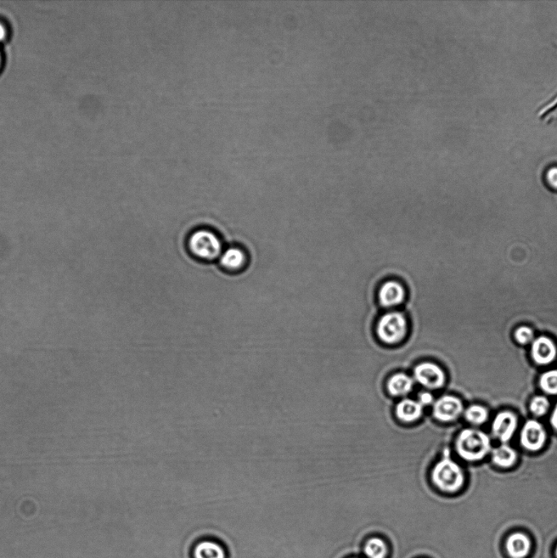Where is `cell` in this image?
Instances as JSON below:
<instances>
[{
    "mask_svg": "<svg viewBox=\"0 0 557 558\" xmlns=\"http://www.w3.org/2000/svg\"><path fill=\"white\" fill-rule=\"evenodd\" d=\"M374 327L377 339L388 347L402 345L407 340L410 332L408 315L399 310H390L379 315Z\"/></svg>",
    "mask_w": 557,
    "mask_h": 558,
    "instance_id": "cell-1",
    "label": "cell"
},
{
    "mask_svg": "<svg viewBox=\"0 0 557 558\" xmlns=\"http://www.w3.org/2000/svg\"><path fill=\"white\" fill-rule=\"evenodd\" d=\"M187 246L191 256L205 263L218 261L224 250L220 236L206 228L194 230L188 236Z\"/></svg>",
    "mask_w": 557,
    "mask_h": 558,
    "instance_id": "cell-2",
    "label": "cell"
},
{
    "mask_svg": "<svg viewBox=\"0 0 557 558\" xmlns=\"http://www.w3.org/2000/svg\"><path fill=\"white\" fill-rule=\"evenodd\" d=\"M455 450L464 460L481 461L491 452V440L485 432L476 428H465L456 438Z\"/></svg>",
    "mask_w": 557,
    "mask_h": 558,
    "instance_id": "cell-3",
    "label": "cell"
},
{
    "mask_svg": "<svg viewBox=\"0 0 557 558\" xmlns=\"http://www.w3.org/2000/svg\"><path fill=\"white\" fill-rule=\"evenodd\" d=\"M431 479L439 490L449 494L459 492L466 481L462 467L448 455L444 456L433 467Z\"/></svg>",
    "mask_w": 557,
    "mask_h": 558,
    "instance_id": "cell-4",
    "label": "cell"
},
{
    "mask_svg": "<svg viewBox=\"0 0 557 558\" xmlns=\"http://www.w3.org/2000/svg\"><path fill=\"white\" fill-rule=\"evenodd\" d=\"M408 298V290L403 281L397 278H387L382 281L376 290V301L379 308L397 310L404 305Z\"/></svg>",
    "mask_w": 557,
    "mask_h": 558,
    "instance_id": "cell-5",
    "label": "cell"
},
{
    "mask_svg": "<svg viewBox=\"0 0 557 558\" xmlns=\"http://www.w3.org/2000/svg\"><path fill=\"white\" fill-rule=\"evenodd\" d=\"M414 377L420 385L429 390H437L446 383V372L440 365L432 362H423L416 365Z\"/></svg>",
    "mask_w": 557,
    "mask_h": 558,
    "instance_id": "cell-6",
    "label": "cell"
},
{
    "mask_svg": "<svg viewBox=\"0 0 557 558\" xmlns=\"http://www.w3.org/2000/svg\"><path fill=\"white\" fill-rule=\"evenodd\" d=\"M547 441V432L536 420H528L523 425L520 432L521 447L528 452H538L542 450Z\"/></svg>",
    "mask_w": 557,
    "mask_h": 558,
    "instance_id": "cell-7",
    "label": "cell"
},
{
    "mask_svg": "<svg viewBox=\"0 0 557 558\" xmlns=\"http://www.w3.org/2000/svg\"><path fill=\"white\" fill-rule=\"evenodd\" d=\"M464 412V405L461 399L453 395H444L438 398L432 407V414L438 421L453 422Z\"/></svg>",
    "mask_w": 557,
    "mask_h": 558,
    "instance_id": "cell-8",
    "label": "cell"
},
{
    "mask_svg": "<svg viewBox=\"0 0 557 558\" xmlns=\"http://www.w3.org/2000/svg\"><path fill=\"white\" fill-rule=\"evenodd\" d=\"M518 427V418L514 412L509 410L501 411L495 415L492 422L493 436L502 443H508Z\"/></svg>",
    "mask_w": 557,
    "mask_h": 558,
    "instance_id": "cell-9",
    "label": "cell"
},
{
    "mask_svg": "<svg viewBox=\"0 0 557 558\" xmlns=\"http://www.w3.org/2000/svg\"><path fill=\"white\" fill-rule=\"evenodd\" d=\"M247 263H249V257L246 251L236 245L224 249L218 260L219 267L230 273L240 272L247 267Z\"/></svg>",
    "mask_w": 557,
    "mask_h": 558,
    "instance_id": "cell-10",
    "label": "cell"
},
{
    "mask_svg": "<svg viewBox=\"0 0 557 558\" xmlns=\"http://www.w3.org/2000/svg\"><path fill=\"white\" fill-rule=\"evenodd\" d=\"M531 357L538 365H548L557 357V347L553 340L546 336H540L531 343Z\"/></svg>",
    "mask_w": 557,
    "mask_h": 558,
    "instance_id": "cell-11",
    "label": "cell"
},
{
    "mask_svg": "<svg viewBox=\"0 0 557 558\" xmlns=\"http://www.w3.org/2000/svg\"><path fill=\"white\" fill-rule=\"evenodd\" d=\"M424 407L419 401L404 399L396 407V416L404 424H412L419 420L424 415Z\"/></svg>",
    "mask_w": 557,
    "mask_h": 558,
    "instance_id": "cell-12",
    "label": "cell"
},
{
    "mask_svg": "<svg viewBox=\"0 0 557 558\" xmlns=\"http://www.w3.org/2000/svg\"><path fill=\"white\" fill-rule=\"evenodd\" d=\"M506 549L511 558H526L531 554V541L525 534L516 532L506 540Z\"/></svg>",
    "mask_w": 557,
    "mask_h": 558,
    "instance_id": "cell-13",
    "label": "cell"
},
{
    "mask_svg": "<svg viewBox=\"0 0 557 558\" xmlns=\"http://www.w3.org/2000/svg\"><path fill=\"white\" fill-rule=\"evenodd\" d=\"M388 393L392 397H404L413 390L414 380L409 375L403 373H396L388 379L386 383Z\"/></svg>",
    "mask_w": 557,
    "mask_h": 558,
    "instance_id": "cell-14",
    "label": "cell"
},
{
    "mask_svg": "<svg viewBox=\"0 0 557 558\" xmlns=\"http://www.w3.org/2000/svg\"><path fill=\"white\" fill-rule=\"evenodd\" d=\"M491 453L493 463L502 469H510L515 465L518 459L516 450L508 443L501 444L498 447L493 449Z\"/></svg>",
    "mask_w": 557,
    "mask_h": 558,
    "instance_id": "cell-15",
    "label": "cell"
},
{
    "mask_svg": "<svg viewBox=\"0 0 557 558\" xmlns=\"http://www.w3.org/2000/svg\"><path fill=\"white\" fill-rule=\"evenodd\" d=\"M195 558H225L226 554L222 545L215 541L205 540L197 544L194 552Z\"/></svg>",
    "mask_w": 557,
    "mask_h": 558,
    "instance_id": "cell-16",
    "label": "cell"
},
{
    "mask_svg": "<svg viewBox=\"0 0 557 558\" xmlns=\"http://www.w3.org/2000/svg\"><path fill=\"white\" fill-rule=\"evenodd\" d=\"M464 418L472 425L479 426L485 424L489 419V411L481 405H471L464 410Z\"/></svg>",
    "mask_w": 557,
    "mask_h": 558,
    "instance_id": "cell-17",
    "label": "cell"
},
{
    "mask_svg": "<svg viewBox=\"0 0 557 558\" xmlns=\"http://www.w3.org/2000/svg\"><path fill=\"white\" fill-rule=\"evenodd\" d=\"M539 387L551 396L557 395V370H550L543 372L538 380Z\"/></svg>",
    "mask_w": 557,
    "mask_h": 558,
    "instance_id": "cell-18",
    "label": "cell"
},
{
    "mask_svg": "<svg viewBox=\"0 0 557 558\" xmlns=\"http://www.w3.org/2000/svg\"><path fill=\"white\" fill-rule=\"evenodd\" d=\"M364 552L368 558H386L387 547L384 540L379 538H372L365 544Z\"/></svg>",
    "mask_w": 557,
    "mask_h": 558,
    "instance_id": "cell-19",
    "label": "cell"
},
{
    "mask_svg": "<svg viewBox=\"0 0 557 558\" xmlns=\"http://www.w3.org/2000/svg\"><path fill=\"white\" fill-rule=\"evenodd\" d=\"M550 407L549 400L544 396L533 397L530 402L531 412L536 417L544 416L548 412Z\"/></svg>",
    "mask_w": 557,
    "mask_h": 558,
    "instance_id": "cell-20",
    "label": "cell"
},
{
    "mask_svg": "<svg viewBox=\"0 0 557 558\" xmlns=\"http://www.w3.org/2000/svg\"><path fill=\"white\" fill-rule=\"evenodd\" d=\"M515 339L521 345H527L534 340V333L530 327L521 326L515 332Z\"/></svg>",
    "mask_w": 557,
    "mask_h": 558,
    "instance_id": "cell-21",
    "label": "cell"
},
{
    "mask_svg": "<svg viewBox=\"0 0 557 558\" xmlns=\"http://www.w3.org/2000/svg\"><path fill=\"white\" fill-rule=\"evenodd\" d=\"M419 402L423 405V407H427V405L434 403V397L429 392H421L419 395Z\"/></svg>",
    "mask_w": 557,
    "mask_h": 558,
    "instance_id": "cell-22",
    "label": "cell"
},
{
    "mask_svg": "<svg viewBox=\"0 0 557 558\" xmlns=\"http://www.w3.org/2000/svg\"><path fill=\"white\" fill-rule=\"evenodd\" d=\"M546 177L551 187L557 189V167L551 168Z\"/></svg>",
    "mask_w": 557,
    "mask_h": 558,
    "instance_id": "cell-23",
    "label": "cell"
},
{
    "mask_svg": "<svg viewBox=\"0 0 557 558\" xmlns=\"http://www.w3.org/2000/svg\"><path fill=\"white\" fill-rule=\"evenodd\" d=\"M550 424L553 430L557 432V403L553 410L550 417Z\"/></svg>",
    "mask_w": 557,
    "mask_h": 558,
    "instance_id": "cell-24",
    "label": "cell"
},
{
    "mask_svg": "<svg viewBox=\"0 0 557 558\" xmlns=\"http://www.w3.org/2000/svg\"><path fill=\"white\" fill-rule=\"evenodd\" d=\"M7 27L5 26L3 22L0 21V42L4 41L5 38L7 37Z\"/></svg>",
    "mask_w": 557,
    "mask_h": 558,
    "instance_id": "cell-25",
    "label": "cell"
},
{
    "mask_svg": "<svg viewBox=\"0 0 557 558\" xmlns=\"http://www.w3.org/2000/svg\"><path fill=\"white\" fill-rule=\"evenodd\" d=\"M3 63L2 54L0 52V67H1Z\"/></svg>",
    "mask_w": 557,
    "mask_h": 558,
    "instance_id": "cell-26",
    "label": "cell"
},
{
    "mask_svg": "<svg viewBox=\"0 0 557 558\" xmlns=\"http://www.w3.org/2000/svg\"><path fill=\"white\" fill-rule=\"evenodd\" d=\"M556 558H557V548H556Z\"/></svg>",
    "mask_w": 557,
    "mask_h": 558,
    "instance_id": "cell-27",
    "label": "cell"
}]
</instances>
